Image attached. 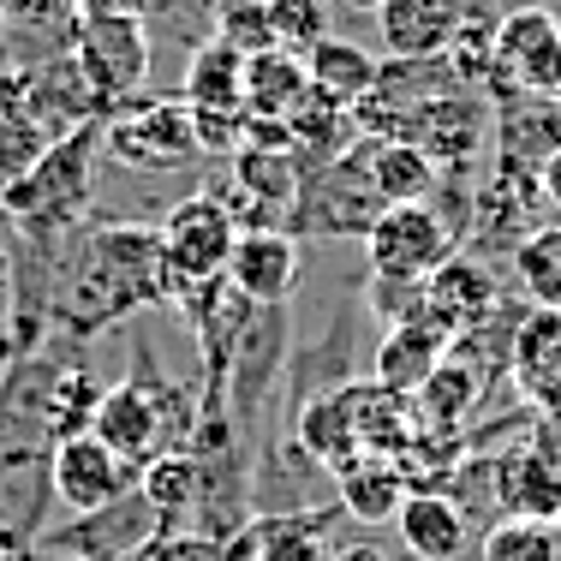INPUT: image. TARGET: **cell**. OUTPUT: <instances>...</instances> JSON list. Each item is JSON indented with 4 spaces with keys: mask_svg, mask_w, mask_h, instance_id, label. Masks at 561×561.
I'll return each mask as SVG.
<instances>
[{
    "mask_svg": "<svg viewBox=\"0 0 561 561\" xmlns=\"http://www.w3.org/2000/svg\"><path fill=\"white\" fill-rule=\"evenodd\" d=\"M144 305H173V275L156 227H138V221L96 227L78 251L72 275L55 293V323L66 335H102V329H114L119 317L144 311Z\"/></svg>",
    "mask_w": 561,
    "mask_h": 561,
    "instance_id": "obj_1",
    "label": "cell"
},
{
    "mask_svg": "<svg viewBox=\"0 0 561 561\" xmlns=\"http://www.w3.org/2000/svg\"><path fill=\"white\" fill-rule=\"evenodd\" d=\"M197 419H204V394L180 389L173 377H156V370H138V377H126V382H108L90 436H102V443L138 472L156 454L192 443Z\"/></svg>",
    "mask_w": 561,
    "mask_h": 561,
    "instance_id": "obj_2",
    "label": "cell"
},
{
    "mask_svg": "<svg viewBox=\"0 0 561 561\" xmlns=\"http://www.w3.org/2000/svg\"><path fill=\"white\" fill-rule=\"evenodd\" d=\"M460 251L454 227L436 216V204H389L377 221L365 227V270H370V299L377 311L389 317H407L412 299H419L424 275L436 263H448Z\"/></svg>",
    "mask_w": 561,
    "mask_h": 561,
    "instance_id": "obj_3",
    "label": "cell"
},
{
    "mask_svg": "<svg viewBox=\"0 0 561 561\" xmlns=\"http://www.w3.org/2000/svg\"><path fill=\"white\" fill-rule=\"evenodd\" d=\"M102 119L66 131L43 150L24 180L0 185V216L12 227H24L31 239H55V233H78V216L90 209V173H96V156H102Z\"/></svg>",
    "mask_w": 561,
    "mask_h": 561,
    "instance_id": "obj_4",
    "label": "cell"
},
{
    "mask_svg": "<svg viewBox=\"0 0 561 561\" xmlns=\"http://www.w3.org/2000/svg\"><path fill=\"white\" fill-rule=\"evenodd\" d=\"M102 156L131 173H173V168H192L197 156V131H192V108L173 96H126L102 114Z\"/></svg>",
    "mask_w": 561,
    "mask_h": 561,
    "instance_id": "obj_5",
    "label": "cell"
},
{
    "mask_svg": "<svg viewBox=\"0 0 561 561\" xmlns=\"http://www.w3.org/2000/svg\"><path fill=\"white\" fill-rule=\"evenodd\" d=\"M66 55L108 114L114 102L138 96L144 78H150V24L131 19V12H78Z\"/></svg>",
    "mask_w": 561,
    "mask_h": 561,
    "instance_id": "obj_6",
    "label": "cell"
},
{
    "mask_svg": "<svg viewBox=\"0 0 561 561\" xmlns=\"http://www.w3.org/2000/svg\"><path fill=\"white\" fill-rule=\"evenodd\" d=\"M484 96L490 108L507 96L561 102V19L550 7H514L496 19V60H490Z\"/></svg>",
    "mask_w": 561,
    "mask_h": 561,
    "instance_id": "obj_7",
    "label": "cell"
},
{
    "mask_svg": "<svg viewBox=\"0 0 561 561\" xmlns=\"http://www.w3.org/2000/svg\"><path fill=\"white\" fill-rule=\"evenodd\" d=\"M156 239H162L173 293H180V287H197V280H221L227 275V257H233L239 227L221 209L216 192H192V197H180V204L162 216Z\"/></svg>",
    "mask_w": 561,
    "mask_h": 561,
    "instance_id": "obj_8",
    "label": "cell"
},
{
    "mask_svg": "<svg viewBox=\"0 0 561 561\" xmlns=\"http://www.w3.org/2000/svg\"><path fill=\"white\" fill-rule=\"evenodd\" d=\"M382 197L365 173V150L341 156L335 168L323 173H305L299 185V204H293L287 233H329V239H365V227L382 216Z\"/></svg>",
    "mask_w": 561,
    "mask_h": 561,
    "instance_id": "obj_9",
    "label": "cell"
},
{
    "mask_svg": "<svg viewBox=\"0 0 561 561\" xmlns=\"http://www.w3.org/2000/svg\"><path fill=\"white\" fill-rule=\"evenodd\" d=\"M490 126H496V108H490L484 90H448V96H431L424 108H412L394 138L424 150L443 173H460L490 150Z\"/></svg>",
    "mask_w": 561,
    "mask_h": 561,
    "instance_id": "obj_10",
    "label": "cell"
},
{
    "mask_svg": "<svg viewBox=\"0 0 561 561\" xmlns=\"http://www.w3.org/2000/svg\"><path fill=\"white\" fill-rule=\"evenodd\" d=\"M48 484H55V502L72 519L102 514V507H119L126 496H138V472L90 431L48 448Z\"/></svg>",
    "mask_w": 561,
    "mask_h": 561,
    "instance_id": "obj_11",
    "label": "cell"
},
{
    "mask_svg": "<svg viewBox=\"0 0 561 561\" xmlns=\"http://www.w3.org/2000/svg\"><path fill=\"white\" fill-rule=\"evenodd\" d=\"M543 221H550V216H543L538 173L490 162L484 185H472V221H466L472 245H484V251H507V257H514V251L526 245V239L538 233Z\"/></svg>",
    "mask_w": 561,
    "mask_h": 561,
    "instance_id": "obj_12",
    "label": "cell"
},
{
    "mask_svg": "<svg viewBox=\"0 0 561 561\" xmlns=\"http://www.w3.org/2000/svg\"><path fill=\"white\" fill-rule=\"evenodd\" d=\"M507 382L561 443V311H543V305L519 311L514 346H507Z\"/></svg>",
    "mask_w": 561,
    "mask_h": 561,
    "instance_id": "obj_13",
    "label": "cell"
},
{
    "mask_svg": "<svg viewBox=\"0 0 561 561\" xmlns=\"http://www.w3.org/2000/svg\"><path fill=\"white\" fill-rule=\"evenodd\" d=\"M490 484H496L502 519H543V526H561V443L550 431H543L538 443L490 454Z\"/></svg>",
    "mask_w": 561,
    "mask_h": 561,
    "instance_id": "obj_14",
    "label": "cell"
},
{
    "mask_svg": "<svg viewBox=\"0 0 561 561\" xmlns=\"http://www.w3.org/2000/svg\"><path fill=\"white\" fill-rule=\"evenodd\" d=\"M419 311L431 317L436 329H448V341H454V335H466V329H478L484 317L502 311V280L490 275L484 257H472V251H454L448 263H436V270L424 275Z\"/></svg>",
    "mask_w": 561,
    "mask_h": 561,
    "instance_id": "obj_15",
    "label": "cell"
},
{
    "mask_svg": "<svg viewBox=\"0 0 561 561\" xmlns=\"http://www.w3.org/2000/svg\"><path fill=\"white\" fill-rule=\"evenodd\" d=\"M305 270V245L287 227H257V233L233 239V257H227V287L245 293L251 305H287Z\"/></svg>",
    "mask_w": 561,
    "mask_h": 561,
    "instance_id": "obj_16",
    "label": "cell"
},
{
    "mask_svg": "<svg viewBox=\"0 0 561 561\" xmlns=\"http://www.w3.org/2000/svg\"><path fill=\"white\" fill-rule=\"evenodd\" d=\"M394 531L412 561H460L472 550V514L448 490H407V502L394 514Z\"/></svg>",
    "mask_w": 561,
    "mask_h": 561,
    "instance_id": "obj_17",
    "label": "cell"
},
{
    "mask_svg": "<svg viewBox=\"0 0 561 561\" xmlns=\"http://www.w3.org/2000/svg\"><path fill=\"white\" fill-rule=\"evenodd\" d=\"M490 150H496L502 168L538 173L561 150V102L556 96H507V102H496Z\"/></svg>",
    "mask_w": 561,
    "mask_h": 561,
    "instance_id": "obj_18",
    "label": "cell"
},
{
    "mask_svg": "<svg viewBox=\"0 0 561 561\" xmlns=\"http://www.w3.org/2000/svg\"><path fill=\"white\" fill-rule=\"evenodd\" d=\"M448 358V329H436L431 317L419 311V299H412L407 317H394L389 335L377 341V358H370V370H377L382 389L394 394H419V382L431 377L436 365Z\"/></svg>",
    "mask_w": 561,
    "mask_h": 561,
    "instance_id": "obj_19",
    "label": "cell"
},
{
    "mask_svg": "<svg viewBox=\"0 0 561 561\" xmlns=\"http://www.w3.org/2000/svg\"><path fill=\"white\" fill-rule=\"evenodd\" d=\"M329 478H335V502L353 519H365V526H394L400 502H407V490H412L394 454H365V448H358L353 460H341Z\"/></svg>",
    "mask_w": 561,
    "mask_h": 561,
    "instance_id": "obj_20",
    "label": "cell"
},
{
    "mask_svg": "<svg viewBox=\"0 0 561 561\" xmlns=\"http://www.w3.org/2000/svg\"><path fill=\"white\" fill-rule=\"evenodd\" d=\"M460 7L466 0H382L377 31L389 60H436L460 24Z\"/></svg>",
    "mask_w": 561,
    "mask_h": 561,
    "instance_id": "obj_21",
    "label": "cell"
},
{
    "mask_svg": "<svg viewBox=\"0 0 561 561\" xmlns=\"http://www.w3.org/2000/svg\"><path fill=\"white\" fill-rule=\"evenodd\" d=\"M490 382L478 377L466 358H443V365L431 370V377L419 382V394H412V412H419V431H436V436H466V424H472V412L484 407Z\"/></svg>",
    "mask_w": 561,
    "mask_h": 561,
    "instance_id": "obj_22",
    "label": "cell"
},
{
    "mask_svg": "<svg viewBox=\"0 0 561 561\" xmlns=\"http://www.w3.org/2000/svg\"><path fill=\"white\" fill-rule=\"evenodd\" d=\"M287 138H293V162H299V173H323V168H335L341 156H353L358 119H353V108H335V102H323L311 90V96L287 114Z\"/></svg>",
    "mask_w": 561,
    "mask_h": 561,
    "instance_id": "obj_23",
    "label": "cell"
},
{
    "mask_svg": "<svg viewBox=\"0 0 561 561\" xmlns=\"http://www.w3.org/2000/svg\"><path fill=\"white\" fill-rule=\"evenodd\" d=\"M138 502L156 514V526H180L204 507V460L192 448H168L150 466H138Z\"/></svg>",
    "mask_w": 561,
    "mask_h": 561,
    "instance_id": "obj_24",
    "label": "cell"
},
{
    "mask_svg": "<svg viewBox=\"0 0 561 561\" xmlns=\"http://www.w3.org/2000/svg\"><path fill=\"white\" fill-rule=\"evenodd\" d=\"M299 60H305L311 90L323 102H335V108H358L370 96V84H377V66H382L377 55H365V43H346V36H323Z\"/></svg>",
    "mask_w": 561,
    "mask_h": 561,
    "instance_id": "obj_25",
    "label": "cell"
},
{
    "mask_svg": "<svg viewBox=\"0 0 561 561\" xmlns=\"http://www.w3.org/2000/svg\"><path fill=\"white\" fill-rule=\"evenodd\" d=\"M365 173H370L382 204H431L436 185H443V168L424 150H412L407 138H370Z\"/></svg>",
    "mask_w": 561,
    "mask_h": 561,
    "instance_id": "obj_26",
    "label": "cell"
},
{
    "mask_svg": "<svg viewBox=\"0 0 561 561\" xmlns=\"http://www.w3.org/2000/svg\"><path fill=\"white\" fill-rule=\"evenodd\" d=\"M180 102L185 108H245V55L221 36L197 43L180 78Z\"/></svg>",
    "mask_w": 561,
    "mask_h": 561,
    "instance_id": "obj_27",
    "label": "cell"
},
{
    "mask_svg": "<svg viewBox=\"0 0 561 561\" xmlns=\"http://www.w3.org/2000/svg\"><path fill=\"white\" fill-rule=\"evenodd\" d=\"M305 96H311V78H305V60L293 55V48H263V55H245V114L287 119Z\"/></svg>",
    "mask_w": 561,
    "mask_h": 561,
    "instance_id": "obj_28",
    "label": "cell"
},
{
    "mask_svg": "<svg viewBox=\"0 0 561 561\" xmlns=\"http://www.w3.org/2000/svg\"><path fill=\"white\" fill-rule=\"evenodd\" d=\"M102 394H108V382H102L90 365L55 370L48 389H43V436H48V448L66 443V436H84L90 424H96Z\"/></svg>",
    "mask_w": 561,
    "mask_h": 561,
    "instance_id": "obj_29",
    "label": "cell"
},
{
    "mask_svg": "<svg viewBox=\"0 0 561 561\" xmlns=\"http://www.w3.org/2000/svg\"><path fill=\"white\" fill-rule=\"evenodd\" d=\"M48 496H55V484H48V454H36V448L0 454V526H19L36 538Z\"/></svg>",
    "mask_w": 561,
    "mask_h": 561,
    "instance_id": "obj_30",
    "label": "cell"
},
{
    "mask_svg": "<svg viewBox=\"0 0 561 561\" xmlns=\"http://www.w3.org/2000/svg\"><path fill=\"white\" fill-rule=\"evenodd\" d=\"M496 19H502V12L478 7V0H466V7H460V24H454L448 48H443V60H448V72L460 78V90H484L490 84V60H496Z\"/></svg>",
    "mask_w": 561,
    "mask_h": 561,
    "instance_id": "obj_31",
    "label": "cell"
},
{
    "mask_svg": "<svg viewBox=\"0 0 561 561\" xmlns=\"http://www.w3.org/2000/svg\"><path fill=\"white\" fill-rule=\"evenodd\" d=\"M299 448L311 454L323 472H335L341 460L358 454V436H353V412H346V394H317L311 407L299 412Z\"/></svg>",
    "mask_w": 561,
    "mask_h": 561,
    "instance_id": "obj_32",
    "label": "cell"
},
{
    "mask_svg": "<svg viewBox=\"0 0 561 561\" xmlns=\"http://www.w3.org/2000/svg\"><path fill=\"white\" fill-rule=\"evenodd\" d=\"M514 280L526 293V305L561 311V221H543L526 245L514 251Z\"/></svg>",
    "mask_w": 561,
    "mask_h": 561,
    "instance_id": "obj_33",
    "label": "cell"
},
{
    "mask_svg": "<svg viewBox=\"0 0 561 561\" xmlns=\"http://www.w3.org/2000/svg\"><path fill=\"white\" fill-rule=\"evenodd\" d=\"M478 561H561V538L543 519H496L478 543Z\"/></svg>",
    "mask_w": 561,
    "mask_h": 561,
    "instance_id": "obj_34",
    "label": "cell"
},
{
    "mask_svg": "<svg viewBox=\"0 0 561 561\" xmlns=\"http://www.w3.org/2000/svg\"><path fill=\"white\" fill-rule=\"evenodd\" d=\"M263 12H270L275 48H293V55H305L311 43L329 36V7L323 0H263Z\"/></svg>",
    "mask_w": 561,
    "mask_h": 561,
    "instance_id": "obj_35",
    "label": "cell"
},
{
    "mask_svg": "<svg viewBox=\"0 0 561 561\" xmlns=\"http://www.w3.org/2000/svg\"><path fill=\"white\" fill-rule=\"evenodd\" d=\"M257 561H329L317 519H257Z\"/></svg>",
    "mask_w": 561,
    "mask_h": 561,
    "instance_id": "obj_36",
    "label": "cell"
},
{
    "mask_svg": "<svg viewBox=\"0 0 561 561\" xmlns=\"http://www.w3.org/2000/svg\"><path fill=\"white\" fill-rule=\"evenodd\" d=\"M119 561H221V543L192 526H150Z\"/></svg>",
    "mask_w": 561,
    "mask_h": 561,
    "instance_id": "obj_37",
    "label": "cell"
},
{
    "mask_svg": "<svg viewBox=\"0 0 561 561\" xmlns=\"http://www.w3.org/2000/svg\"><path fill=\"white\" fill-rule=\"evenodd\" d=\"M216 36L233 43L239 55H263V48H275L263 0H216Z\"/></svg>",
    "mask_w": 561,
    "mask_h": 561,
    "instance_id": "obj_38",
    "label": "cell"
},
{
    "mask_svg": "<svg viewBox=\"0 0 561 561\" xmlns=\"http://www.w3.org/2000/svg\"><path fill=\"white\" fill-rule=\"evenodd\" d=\"M43 150H48V138L31 126V119H19V114L0 108V185L24 180V173L43 162Z\"/></svg>",
    "mask_w": 561,
    "mask_h": 561,
    "instance_id": "obj_39",
    "label": "cell"
},
{
    "mask_svg": "<svg viewBox=\"0 0 561 561\" xmlns=\"http://www.w3.org/2000/svg\"><path fill=\"white\" fill-rule=\"evenodd\" d=\"M48 19H78V7H66V0H0V36L43 31Z\"/></svg>",
    "mask_w": 561,
    "mask_h": 561,
    "instance_id": "obj_40",
    "label": "cell"
},
{
    "mask_svg": "<svg viewBox=\"0 0 561 561\" xmlns=\"http://www.w3.org/2000/svg\"><path fill=\"white\" fill-rule=\"evenodd\" d=\"M538 192H543V216L561 221V150L538 168Z\"/></svg>",
    "mask_w": 561,
    "mask_h": 561,
    "instance_id": "obj_41",
    "label": "cell"
},
{
    "mask_svg": "<svg viewBox=\"0 0 561 561\" xmlns=\"http://www.w3.org/2000/svg\"><path fill=\"white\" fill-rule=\"evenodd\" d=\"M0 561H43V550H36V538H31V531L0 526Z\"/></svg>",
    "mask_w": 561,
    "mask_h": 561,
    "instance_id": "obj_42",
    "label": "cell"
},
{
    "mask_svg": "<svg viewBox=\"0 0 561 561\" xmlns=\"http://www.w3.org/2000/svg\"><path fill=\"white\" fill-rule=\"evenodd\" d=\"M329 561H394L389 543H377V538H358V543H341Z\"/></svg>",
    "mask_w": 561,
    "mask_h": 561,
    "instance_id": "obj_43",
    "label": "cell"
},
{
    "mask_svg": "<svg viewBox=\"0 0 561 561\" xmlns=\"http://www.w3.org/2000/svg\"><path fill=\"white\" fill-rule=\"evenodd\" d=\"M12 305H19V275H12V257L0 251V329L12 323Z\"/></svg>",
    "mask_w": 561,
    "mask_h": 561,
    "instance_id": "obj_44",
    "label": "cell"
},
{
    "mask_svg": "<svg viewBox=\"0 0 561 561\" xmlns=\"http://www.w3.org/2000/svg\"><path fill=\"white\" fill-rule=\"evenodd\" d=\"M335 7H346V12H377L382 0H335Z\"/></svg>",
    "mask_w": 561,
    "mask_h": 561,
    "instance_id": "obj_45",
    "label": "cell"
},
{
    "mask_svg": "<svg viewBox=\"0 0 561 561\" xmlns=\"http://www.w3.org/2000/svg\"><path fill=\"white\" fill-rule=\"evenodd\" d=\"M48 561H78V556H48Z\"/></svg>",
    "mask_w": 561,
    "mask_h": 561,
    "instance_id": "obj_46",
    "label": "cell"
}]
</instances>
